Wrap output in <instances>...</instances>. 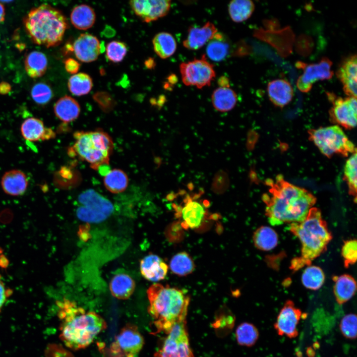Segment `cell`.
<instances>
[{
  "instance_id": "cell-1",
  "label": "cell",
  "mask_w": 357,
  "mask_h": 357,
  "mask_svg": "<svg viewBox=\"0 0 357 357\" xmlns=\"http://www.w3.org/2000/svg\"><path fill=\"white\" fill-rule=\"evenodd\" d=\"M268 193L262 195L265 214L271 225L298 223L306 217L316 197L307 190L285 180L281 175L275 180L267 179Z\"/></svg>"
},
{
  "instance_id": "cell-2",
  "label": "cell",
  "mask_w": 357,
  "mask_h": 357,
  "mask_svg": "<svg viewBox=\"0 0 357 357\" xmlns=\"http://www.w3.org/2000/svg\"><path fill=\"white\" fill-rule=\"evenodd\" d=\"M59 307L60 338L71 349L86 348L107 327L105 321L100 315L86 311L74 302L65 299L60 302Z\"/></svg>"
},
{
  "instance_id": "cell-3",
  "label": "cell",
  "mask_w": 357,
  "mask_h": 357,
  "mask_svg": "<svg viewBox=\"0 0 357 357\" xmlns=\"http://www.w3.org/2000/svg\"><path fill=\"white\" fill-rule=\"evenodd\" d=\"M147 294L148 312L158 332L168 334L176 324L185 322L190 298L183 291L154 283Z\"/></svg>"
},
{
  "instance_id": "cell-4",
  "label": "cell",
  "mask_w": 357,
  "mask_h": 357,
  "mask_svg": "<svg viewBox=\"0 0 357 357\" xmlns=\"http://www.w3.org/2000/svg\"><path fill=\"white\" fill-rule=\"evenodd\" d=\"M290 230L299 239L302 244L301 256L294 258L291 262L290 268L293 271L310 265L313 259L326 250L332 239L321 211L316 207L309 210L302 221L290 224Z\"/></svg>"
},
{
  "instance_id": "cell-5",
  "label": "cell",
  "mask_w": 357,
  "mask_h": 357,
  "mask_svg": "<svg viewBox=\"0 0 357 357\" xmlns=\"http://www.w3.org/2000/svg\"><path fill=\"white\" fill-rule=\"evenodd\" d=\"M23 21L31 41L47 48L59 45L68 28V21L63 13L49 4L32 8Z\"/></svg>"
},
{
  "instance_id": "cell-6",
  "label": "cell",
  "mask_w": 357,
  "mask_h": 357,
  "mask_svg": "<svg viewBox=\"0 0 357 357\" xmlns=\"http://www.w3.org/2000/svg\"><path fill=\"white\" fill-rule=\"evenodd\" d=\"M75 141L70 151L90 167L97 170L103 164H109L113 152L114 143L110 136L103 130L76 131L74 133Z\"/></svg>"
},
{
  "instance_id": "cell-7",
  "label": "cell",
  "mask_w": 357,
  "mask_h": 357,
  "mask_svg": "<svg viewBox=\"0 0 357 357\" xmlns=\"http://www.w3.org/2000/svg\"><path fill=\"white\" fill-rule=\"evenodd\" d=\"M308 133L309 139L328 158L335 154L347 157L357 152L354 144L338 125L310 129Z\"/></svg>"
},
{
  "instance_id": "cell-8",
  "label": "cell",
  "mask_w": 357,
  "mask_h": 357,
  "mask_svg": "<svg viewBox=\"0 0 357 357\" xmlns=\"http://www.w3.org/2000/svg\"><path fill=\"white\" fill-rule=\"evenodd\" d=\"M77 200L80 205L76 209L77 217L85 222H102L108 218L114 211L112 203L92 189L81 192Z\"/></svg>"
},
{
  "instance_id": "cell-9",
  "label": "cell",
  "mask_w": 357,
  "mask_h": 357,
  "mask_svg": "<svg viewBox=\"0 0 357 357\" xmlns=\"http://www.w3.org/2000/svg\"><path fill=\"white\" fill-rule=\"evenodd\" d=\"M179 70L183 83L200 89L209 86L216 76L213 65L203 55L199 59L182 62Z\"/></svg>"
},
{
  "instance_id": "cell-10",
  "label": "cell",
  "mask_w": 357,
  "mask_h": 357,
  "mask_svg": "<svg viewBox=\"0 0 357 357\" xmlns=\"http://www.w3.org/2000/svg\"><path fill=\"white\" fill-rule=\"evenodd\" d=\"M185 322L176 324L154 357H194L185 329Z\"/></svg>"
},
{
  "instance_id": "cell-11",
  "label": "cell",
  "mask_w": 357,
  "mask_h": 357,
  "mask_svg": "<svg viewBox=\"0 0 357 357\" xmlns=\"http://www.w3.org/2000/svg\"><path fill=\"white\" fill-rule=\"evenodd\" d=\"M296 65L297 68L303 70V73L297 80V86L304 93L310 91L313 84L316 81L330 79L334 74L331 69L332 62L326 57L322 58L317 63L307 64L298 61Z\"/></svg>"
},
{
  "instance_id": "cell-12",
  "label": "cell",
  "mask_w": 357,
  "mask_h": 357,
  "mask_svg": "<svg viewBox=\"0 0 357 357\" xmlns=\"http://www.w3.org/2000/svg\"><path fill=\"white\" fill-rule=\"evenodd\" d=\"M326 93L332 104L329 111L331 120L346 129L356 127L357 119V98L347 97L343 98L337 97L332 92Z\"/></svg>"
},
{
  "instance_id": "cell-13",
  "label": "cell",
  "mask_w": 357,
  "mask_h": 357,
  "mask_svg": "<svg viewBox=\"0 0 357 357\" xmlns=\"http://www.w3.org/2000/svg\"><path fill=\"white\" fill-rule=\"evenodd\" d=\"M144 339L134 325L127 324L120 331L111 346L115 357H135L142 349Z\"/></svg>"
},
{
  "instance_id": "cell-14",
  "label": "cell",
  "mask_w": 357,
  "mask_h": 357,
  "mask_svg": "<svg viewBox=\"0 0 357 357\" xmlns=\"http://www.w3.org/2000/svg\"><path fill=\"white\" fill-rule=\"evenodd\" d=\"M301 316V310L296 307L294 302L287 300L274 325L278 334L289 338L297 337L298 334L297 326Z\"/></svg>"
},
{
  "instance_id": "cell-15",
  "label": "cell",
  "mask_w": 357,
  "mask_h": 357,
  "mask_svg": "<svg viewBox=\"0 0 357 357\" xmlns=\"http://www.w3.org/2000/svg\"><path fill=\"white\" fill-rule=\"evenodd\" d=\"M129 5L140 19L150 22L166 15L169 12L171 1L169 0H134Z\"/></svg>"
},
{
  "instance_id": "cell-16",
  "label": "cell",
  "mask_w": 357,
  "mask_h": 357,
  "mask_svg": "<svg viewBox=\"0 0 357 357\" xmlns=\"http://www.w3.org/2000/svg\"><path fill=\"white\" fill-rule=\"evenodd\" d=\"M336 76L343 85V89L348 97L357 98V58L356 55L344 59L340 64Z\"/></svg>"
},
{
  "instance_id": "cell-17",
  "label": "cell",
  "mask_w": 357,
  "mask_h": 357,
  "mask_svg": "<svg viewBox=\"0 0 357 357\" xmlns=\"http://www.w3.org/2000/svg\"><path fill=\"white\" fill-rule=\"evenodd\" d=\"M101 44L93 35L80 34L73 43V50L76 58L84 62L96 60L101 53Z\"/></svg>"
},
{
  "instance_id": "cell-18",
  "label": "cell",
  "mask_w": 357,
  "mask_h": 357,
  "mask_svg": "<svg viewBox=\"0 0 357 357\" xmlns=\"http://www.w3.org/2000/svg\"><path fill=\"white\" fill-rule=\"evenodd\" d=\"M217 32L215 25L209 21L201 27L191 26L188 30L187 37L182 42L183 46L190 50L199 49L211 40Z\"/></svg>"
},
{
  "instance_id": "cell-19",
  "label": "cell",
  "mask_w": 357,
  "mask_h": 357,
  "mask_svg": "<svg viewBox=\"0 0 357 357\" xmlns=\"http://www.w3.org/2000/svg\"><path fill=\"white\" fill-rule=\"evenodd\" d=\"M140 269L145 279L151 282H158L166 277L168 266L159 256L150 254L141 260Z\"/></svg>"
},
{
  "instance_id": "cell-20",
  "label": "cell",
  "mask_w": 357,
  "mask_h": 357,
  "mask_svg": "<svg viewBox=\"0 0 357 357\" xmlns=\"http://www.w3.org/2000/svg\"><path fill=\"white\" fill-rule=\"evenodd\" d=\"M267 90L271 102L280 108L288 104L294 96V90L291 84L284 79H277L269 82Z\"/></svg>"
},
{
  "instance_id": "cell-21",
  "label": "cell",
  "mask_w": 357,
  "mask_h": 357,
  "mask_svg": "<svg viewBox=\"0 0 357 357\" xmlns=\"http://www.w3.org/2000/svg\"><path fill=\"white\" fill-rule=\"evenodd\" d=\"M1 188L7 194L11 196L22 195L26 191L28 180L26 175L19 170H11L5 172L0 181Z\"/></svg>"
},
{
  "instance_id": "cell-22",
  "label": "cell",
  "mask_w": 357,
  "mask_h": 357,
  "mask_svg": "<svg viewBox=\"0 0 357 357\" xmlns=\"http://www.w3.org/2000/svg\"><path fill=\"white\" fill-rule=\"evenodd\" d=\"M54 111L59 119L67 123L74 120L78 117L80 107L77 101L73 98L65 95L56 102Z\"/></svg>"
},
{
  "instance_id": "cell-23",
  "label": "cell",
  "mask_w": 357,
  "mask_h": 357,
  "mask_svg": "<svg viewBox=\"0 0 357 357\" xmlns=\"http://www.w3.org/2000/svg\"><path fill=\"white\" fill-rule=\"evenodd\" d=\"M334 294L338 303L342 304L350 300L356 291V283L351 276L344 274L333 278Z\"/></svg>"
},
{
  "instance_id": "cell-24",
  "label": "cell",
  "mask_w": 357,
  "mask_h": 357,
  "mask_svg": "<svg viewBox=\"0 0 357 357\" xmlns=\"http://www.w3.org/2000/svg\"><path fill=\"white\" fill-rule=\"evenodd\" d=\"M135 284L128 274L119 273L115 275L110 283L112 295L120 299H126L133 293Z\"/></svg>"
},
{
  "instance_id": "cell-25",
  "label": "cell",
  "mask_w": 357,
  "mask_h": 357,
  "mask_svg": "<svg viewBox=\"0 0 357 357\" xmlns=\"http://www.w3.org/2000/svg\"><path fill=\"white\" fill-rule=\"evenodd\" d=\"M183 227L195 229L201 224L205 211L201 204L190 199L187 201L181 211Z\"/></svg>"
},
{
  "instance_id": "cell-26",
  "label": "cell",
  "mask_w": 357,
  "mask_h": 357,
  "mask_svg": "<svg viewBox=\"0 0 357 357\" xmlns=\"http://www.w3.org/2000/svg\"><path fill=\"white\" fill-rule=\"evenodd\" d=\"M72 24L76 28L85 30L93 26L96 20V14L89 5L82 4L75 6L70 15Z\"/></svg>"
},
{
  "instance_id": "cell-27",
  "label": "cell",
  "mask_w": 357,
  "mask_h": 357,
  "mask_svg": "<svg viewBox=\"0 0 357 357\" xmlns=\"http://www.w3.org/2000/svg\"><path fill=\"white\" fill-rule=\"evenodd\" d=\"M230 51V44L226 37L217 32L214 37L208 42L206 52L208 58L214 61L225 60Z\"/></svg>"
},
{
  "instance_id": "cell-28",
  "label": "cell",
  "mask_w": 357,
  "mask_h": 357,
  "mask_svg": "<svg viewBox=\"0 0 357 357\" xmlns=\"http://www.w3.org/2000/svg\"><path fill=\"white\" fill-rule=\"evenodd\" d=\"M47 58L41 52H31L25 58V69L27 74L32 78H37L43 75L47 70Z\"/></svg>"
},
{
  "instance_id": "cell-29",
  "label": "cell",
  "mask_w": 357,
  "mask_h": 357,
  "mask_svg": "<svg viewBox=\"0 0 357 357\" xmlns=\"http://www.w3.org/2000/svg\"><path fill=\"white\" fill-rule=\"evenodd\" d=\"M211 98L214 108L223 112L231 110L237 102V94L230 87H218L213 91Z\"/></svg>"
},
{
  "instance_id": "cell-30",
  "label": "cell",
  "mask_w": 357,
  "mask_h": 357,
  "mask_svg": "<svg viewBox=\"0 0 357 357\" xmlns=\"http://www.w3.org/2000/svg\"><path fill=\"white\" fill-rule=\"evenodd\" d=\"M153 49L161 59L172 56L177 49V43L173 36L168 32H161L155 35L152 39Z\"/></svg>"
},
{
  "instance_id": "cell-31",
  "label": "cell",
  "mask_w": 357,
  "mask_h": 357,
  "mask_svg": "<svg viewBox=\"0 0 357 357\" xmlns=\"http://www.w3.org/2000/svg\"><path fill=\"white\" fill-rule=\"evenodd\" d=\"M253 240L255 246L259 249L268 251L275 248L278 241L276 232L271 228L262 226L254 233Z\"/></svg>"
},
{
  "instance_id": "cell-32",
  "label": "cell",
  "mask_w": 357,
  "mask_h": 357,
  "mask_svg": "<svg viewBox=\"0 0 357 357\" xmlns=\"http://www.w3.org/2000/svg\"><path fill=\"white\" fill-rule=\"evenodd\" d=\"M254 8V4L251 0H234L229 4L228 11L231 19L239 23L248 19Z\"/></svg>"
},
{
  "instance_id": "cell-33",
  "label": "cell",
  "mask_w": 357,
  "mask_h": 357,
  "mask_svg": "<svg viewBox=\"0 0 357 357\" xmlns=\"http://www.w3.org/2000/svg\"><path fill=\"white\" fill-rule=\"evenodd\" d=\"M47 128L43 122L35 118L25 119L21 125V133L24 139L29 141L43 140Z\"/></svg>"
},
{
  "instance_id": "cell-34",
  "label": "cell",
  "mask_w": 357,
  "mask_h": 357,
  "mask_svg": "<svg viewBox=\"0 0 357 357\" xmlns=\"http://www.w3.org/2000/svg\"><path fill=\"white\" fill-rule=\"evenodd\" d=\"M171 271L179 276H185L193 272L195 269L194 261L186 252L175 254L170 262Z\"/></svg>"
},
{
  "instance_id": "cell-35",
  "label": "cell",
  "mask_w": 357,
  "mask_h": 357,
  "mask_svg": "<svg viewBox=\"0 0 357 357\" xmlns=\"http://www.w3.org/2000/svg\"><path fill=\"white\" fill-rule=\"evenodd\" d=\"M128 183V178L126 173L118 169L111 170L104 178L105 187L113 193H118L125 190Z\"/></svg>"
},
{
  "instance_id": "cell-36",
  "label": "cell",
  "mask_w": 357,
  "mask_h": 357,
  "mask_svg": "<svg viewBox=\"0 0 357 357\" xmlns=\"http://www.w3.org/2000/svg\"><path fill=\"white\" fill-rule=\"evenodd\" d=\"M67 86L72 94L77 96H83L88 94L92 89L93 80L88 74L78 73L69 78Z\"/></svg>"
},
{
  "instance_id": "cell-37",
  "label": "cell",
  "mask_w": 357,
  "mask_h": 357,
  "mask_svg": "<svg viewBox=\"0 0 357 357\" xmlns=\"http://www.w3.org/2000/svg\"><path fill=\"white\" fill-rule=\"evenodd\" d=\"M325 276L322 270L316 266L309 265L303 271L301 276L303 285L307 289L317 290L323 285Z\"/></svg>"
},
{
  "instance_id": "cell-38",
  "label": "cell",
  "mask_w": 357,
  "mask_h": 357,
  "mask_svg": "<svg viewBox=\"0 0 357 357\" xmlns=\"http://www.w3.org/2000/svg\"><path fill=\"white\" fill-rule=\"evenodd\" d=\"M236 335L237 341L239 345L251 347L257 342L259 337V332L253 324L248 322H243L238 327Z\"/></svg>"
},
{
  "instance_id": "cell-39",
  "label": "cell",
  "mask_w": 357,
  "mask_h": 357,
  "mask_svg": "<svg viewBox=\"0 0 357 357\" xmlns=\"http://www.w3.org/2000/svg\"><path fill=\"white\" fill-rule=\"evenodd\" d=\"M357 152L352 154L346 161L344 169V179L347 183L349 194L357 199Z\"/></svg>"
},
{
  "instance_id": "cell-40",
  "label": "cell",
  "mask_w": 357,
  "mask_h": 357,
  "mask_svg": "<svg viewBox=\"0 0 357 357\" xmlns=\"http://www.w3.org/2000/svg\"><path fill=\"white\" fill-rule=\"evenodd\" d=\"M107 59L114 63L119 62L123 60L127 52V48L123 42L112 41L108 43L106 48Z\"/></svg>"
},
{
  "instance_id": "cell-41",
  "label": "cell",
  "mask_w": 357,
  "mask_h": 357,
  "mask_svg": "<svg viewBox=\"0 0 357 357\" xmlns=\"http://www.w3.org/2000/svg\"><path fill=\"white\" fill-rule=\"evenodd\" d=\"M31 95L33 100L37 104L45 105L51 100L53 91L48 84L43 82H39L33 86Z\"/></svg>"
},
{
  "instance_id": "cell-42",
  "label": "cell",
  "mask_w": 357,
  "mask_h": 357,
  "mask_svg": "<svg viewBox=\"0 0 357 357\" xmlns=\"http://www.w3.org/2000/svg\"><path fill=\"white\" fill-rule=\"evenodd\" d=\"M357 323V318L355 314H347L342 318L340 324V329L345 338L351 340L356 338Z\"/></svg>"
},
{
  "instance_id": "cell-43",
  "label": "cell",
  "mask_w": 357,
  "mask_h": 357,
  "mask_svg": "<svg viewBox=\"0 0 357 357\" xmlns=\"http://www.w3.org/2000/svg\"><path fill=\"white\" fill-rule=\"evenodd\" d=\"M342 255L345 267L354 264L357 257V242L356 239L346 241L342 248Z\"/></svg>"
},
{
  "instance_id": "cell-44",
  "label": "cell",
  "mask_w": 357,
  "mask_h": 357,
  "mask_svg": "<svg viewBox=\"0 0 357 357\" xmlns=\"http://www.w3.org/2000/svg\"><path fill=\"white\" fill-rule=\"evenodd\" d=\"M93 98L104 112L111 111L115 106L116 102L114 99L107 92H97L93 95Z\"/></svg>"
},
{
  "instance_id": "cell-45",
  "label": "cell",
  "mask_w": 357,
  "mask_h": 357,
  "mask_svg": "<svg viewBox=\"0 0 357 357\" xmlns=\"http://www.w3.org/2000/svg\"><path fill=\"white\" fill-rule=\"evenodd\" d=\"M66 71L70 74H75L78 71L80 63L73 58H69L64 61Z\"/></svg>"
},
{
  "instance_id": "cell-46",
  "label": "cell",
  "mask_w": 357,
  "mask_h": 357,
  "mask_svg": "<svg viewBox=\"0 0 357 357\" xmlns=\"http://www.w3.org/2000/svg\"><path fill=\"white\" fill-rule=\"evenodd\" d=\"M9 294L10 293L6 289L0 276V312Z\"/></svg>"
},
{
  "instance_id": "cell-47",
  "label": "cell",
  "mask_w": 357,
  "mask_h": 357,
  "mask_svg": "<svg viewBox=\"0 0 357 357\" xmlns=\"http://www.w3.org/2000/svg\"><path fill=\"white\" fill-rule=\"evenodd\" d=\"M11 89V86L8 83L6 82L0 83V94H7L10 91Z\"/></svg>"
},
{
  "instance_id": "cell-48",
  "label": "cell",
  "mask_w": 357,
  "mask_h": 357,
  "mask_svg": "<svg viewBox=\"0 0 357 357\" xmlns=\"http://www.w3.org/2000/svg\"><path fill=\"white\" fill-rule=\"evenodd\" d=\"M97 170L101 176H106L111 171L109 164H103L99 167Z\"/></svg>"
},
{
  "instance_id": "cell-49",
  "label": "cell",
  "mask_w": 357,
  "mask_h": 357,
  "mask_svg": "<svg viewBox=\"0 0 357 357\" xmlns=\"http://www.w3.org/2000/svg\"><path fill=\"white\" fill-rule=\"evenodd\" d=\"M218 83L219 87H230L229 80L226 76H222L220 77L218 80Z\"/></svg>"
},
{
  "instance_id": "cell-50",
  "label": "cell",
  "mask_w": 357,
  "mask_h": 357,
  "mask_svg": "<svg viewBox=\"0 0 357 357\" xmlns=\"http://www.w3.org/2000/svg\"><path fill=\"white\" fill-rule=\"evenodd\" d=\"M144 64L146 68L152 69L155 66V62L153 59L150 58L145 61Z\"/></svg>"
},
{
  "instance_id": "cell-51",
  "label": "cell",
  "mask_w": 357,
  "mask_h": 357,
  "mask_svg": "<svg viewBox=\"0 0 357 357\" xmlns=\"http://www.w3.org/2000/svg\"><path fill=\"white\" fill-rule=\"evenodd\" d=\"M5 12L4 5L0 2V23L4 20Z\"/></svg>"
},
{
  "instance_id": "cell-52",
  "label": "cell",
  "mask_w": 357,
  "mask_h": 357,
  "mask_svg": "<svg viewBox=\"0 0 357 357\" xmlns=\"http://www.w3.org/2000/svg\"><path fill=\"white\" fill-rule=\"evenodd\" d=\"M307 355L309 357H313L315 355V353L314 352V350L311 347L308 348L307 349Z\"/></svg>"
}]
</instances>
